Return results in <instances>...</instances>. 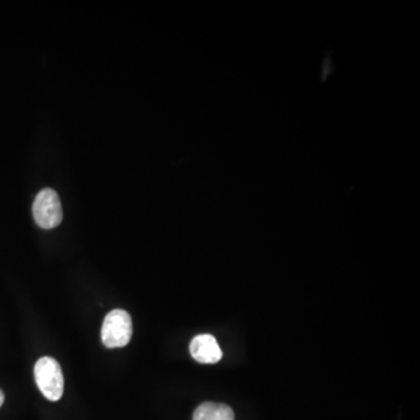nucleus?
<instances>
[{
  "mask_svg": "<svg viewBox=\"0 0 420 420\" xmlns=\"http://www.w3.org/2000/svg\"><path fill=\"white\" fill-rule=\"evenodd\" d=\"M34 378L47 399L57 402L62 397L64 380L57 361L52 358H40L34 367Z\"/></svg>",
  "mask_w": 420,
  "mask_h": 420,
  "instance_id": "1",
  "label": "nucleus"
},
{
  "mask_svg": "<svg viewBox=\"0 0 420 420\" xmlns=\"http://www.w3.org/2000/svg\"><path fill=\"white\" fill-rule=\"evenodd\" d=\"M131 338H132V320L129 313L123 310L110 312L103 322V344L108 348L125 347Z\"/></svg>",
  "mask_w": 420,
  "mask_h": 420,
  "instance_id": "2",
  "label": "nucleus"
},
{
  "mask_svg": "<svg viewBox=\"0 0 420 420\" xmlns=\"http://www.w3.org/2000/svg\"><path fill=\"white\" fill-rule=\"evenodd\" d=\"M33 216L42 229H53L60 225L63 212L60 198L53 189H42L33 203Z\"/></svg>",
  "mask_w": 420,
  "mask_h": 420,
  "instance_id": "3",
  "label": "nucleus"
},
{
  "mask_svg": "<svg viewBox=\"0 0 420 420\" xmlns=\"http://www.w3.org/2000/svg\"><path fill=\"white\" fill-rule=\"evenodd\" d=\"M193 358L200 363L212 364L222 358V351L216 339L210 334L198 335L189 346Z\"/></svg>",
  "mask_w": 420,
  "mask_h": 420,
  "instance_id": "4",
  "label": "nucleus"
},
{
  "mask_svg": "<svg viewBox=\"0 0 420 420\" xmlns=\"http://www.w3.org/2000/svg\"><path fill=\"white\" fill-rule=\"evenodd\" d=\"M193 420H235V414L225 404L203 403L196 409Z\"/></svg>",
  "mask_w": 420,
  "mask_h": 420,
  "instance_id": "5",
  "label": "nucleus"
},
{
  "mask_svg": "<svg viewBox=\"0 0 420 420\" xmlns=\"http://www.w3.org/2000/svg\"><path fill=\"white\" fill-rule=\"evenodd\" d=\"M4 399H5V397H4L3 391L0 390V407L3 405Z\"/></svg>",
  "mask_w": 420,
  "mask_h": 420,
  "instance_id": "6",
  "label": "nucleus"
}]
</instances>
